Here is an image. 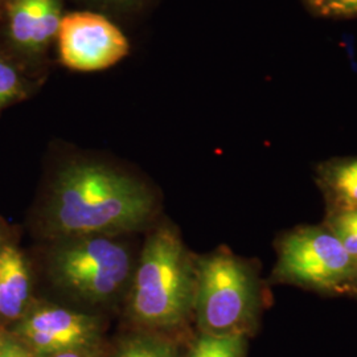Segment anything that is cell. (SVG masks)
Here are the masks:
<instances>
[{
	"instance_id": "22",
	"label": "cell",
	"mask_w": 357,
	"mask_h": 357,
	"mask_svg": "<svg viewBox=\"0 0 357 357\" xmlns=\"http://www.w3.org/2000/svg\"><path fill=\"white\" fill-rule=\"evenodd\" d=\"M3 245H4V243H3V236H1V231H0V249H1Z\"/></svg>"
},
{
	"instance_id": "14",
	"label": "cell",
	"mask_w": 357,
	"mask_h": 357,
	"mask_svg": "<svg viewBox=\"0 0 357 357\" xmlns=\"http://www.w3.org/2000/svg\"><path fill=\"white\" fill-rule=\"evenodd\" d=\"M118 357H176L175 349L162 340L137 337L122 347Z\"/></svg>"
},
{
	"instance_id": "7",
	"label": "cell",
	"mask_w": 357,
	"mask_h": 357,
	"mask_svg": "<svg viewBox=\"0 0 357 357\" xmlns=\"http://www.w3.org/2000/svg\"><path fill=\"white\" fill-rule=\"evenodd\" d=\"M130 52V40L112 17L91 10L64 13L54 54L66 69L102 72L123 61Z\"/></svg>"
},
{
	"instance_id": "21",
	"label": "cell",
	"mask_w": 357,
	"mask_h": 357,
	"mask_svg": "<svg viewBox=\"0 0 357 357\" xmlns=\"http://www.w3.org/2000/svg\"><path fill=\"white\" fill-rule=\"evenodd\" d=\"M8 1H10V0H0V15L3 13V10L6 8V6L8 4Z\"/></svg>"
},
{
	"instance_id": "23",
	"label": "cell",
	"mask_w": 357,
	"mask_h": 357,
	"mask_svg": "<svg viewBox=\"0 0 357 357\" xmlns=\"http://www.w3.org/2000/svg\"><path fill=\"white\" fill-rule=\"evenodd\" d=\"M355 280H357V268H356V275H355ZM355 280H354V281H355Z\"/></svg>"
},
{
	"instance_id": "6",
	"label": "cell",
	"mask_w": 357,
	"mask_h": 357,
	"mask_svg": "<svg viewBox=\"0 0 357 357\" xmlns=\"http://www.w3.org/2000/svg\"><path fill=\"white\" fill-rule=\"evenodd\" d=\"M64 0H10L0 15V45L26 73L47 82Z\"/></svg>"
},
{
	"instance_id": "2",
	"label": "cell",
	"mask_w": 357,
	"mask_h": 357,
	"mask_svg": "<svg viewBox=\"0 0 357 357\" xmlns=\"http://www.w3.org/2000/svg\"><path fill=\"white\" fill-rule=\"evenodd\" d=\"M196 273L176 230L162 225L149 237L130 294L132 317L146 326L172 327L195 303Z\"/></svg>"
},
{
	"instance_id": "13",
	"label": "cell",
	"mask_w": 357,
	"mask_h": 357,
	"mask_svg": "<svg viewBox=\"0 0 357 357\" xmlns=\"http://www.w3.org/2000/svg\"><path fill=\"white\" fill-rule=\"evenodd\" d=\"M326 228L344 246L357 268V209L331 211Z\"/></svg>"
},
{
	"instance_id": "9",
	"label": "cell",
	"mask_w": 357,
	"mask_h": 357,
	"mask_svg": "<svg viewBox=\"0 0 357 357\" xmlns=\"http://www.w3.org/2000/svg\"><path fill=\"white\" fill-rule=\"evenodd\" d=\"M29 298L31 274L24 255L15 246L3 245L0 249V318H22Z\"/></svg>"
},
{
	"instance_id": "5",
	"label": "cell",
	"mask_w": 357,
	"mask_h": 357,
	"mask_svg": "<svg viewBox=\"0 0 357 357\" xmlns=\"http://www.w3.org/2000/svg\"><path fill=\"white\" fill-rule=\"evenodd\" d=\"M274 275L281 281L330 290L351 284L356 264L326 227H307L282 240Z\"/></svg>"
},
{
	"instance_id": "12",
	"label": "cell",
	"mask_w": 357,
	"mask_h": 357,
	"mask_svg": "<svg viewBox=\"0 0 357 357\" xmlns=\"http://www.w3.org/2000/svg\"><path fill=\"white\" fill-rule=\"evenodd\" d=\"M88 10L103 13L113 20H135L151 13L159 0H76Z\"/></svg>"
},
{
	"instance_id": "15",
	"label": "cell",
	"mask_w": 357,
	"mask_h": 357,
	"mask_svg": "<svg viewBox=\"0 0 357 357\" xmlns=\"http://www.w3.org/2000/svg\"><path fill=\"white\" fill-rule=\"evenodd\" d=\"M243 335L218 336L215 357H241Z\"/></svg>"
},
{
	"instance_id": "8",
	"label": "cell",
	"mask_w": 357,
	"mask_h": 357,
	"mask_svg": "<svg viewBox=\"0 0 357 357\" xmlns=\"http://www.w3.org/2000/svg\"><path fill=\"white\" fill-rule=\"evenodd\" d=\"M19 333L40 356H54L91 344L100 331L94 317L63 307H36L22 320Z\"/></svg>"
},
{
	"instance_id": "18",
	"label": "cell",
	"mask_w": 357,
	"mask_h": 357,
	"mask_svg": "<svg viewBox=\"0 0 357 357\" xmlns=\"http://www.w3.org/2000/svg\"><path fill=\"white\" fill-rule=\"evenodd\" d=\"M0 357H31L23 345L7 337H0Z\"/></svg>"
},
{
	"instance_id": "16",
	"label": "cell",
	"mask_w": 357,
	"mask_h": 357,
	"mask_svg": "<svg viewBox=\"0 0 357 357\" xmlns=\"http://www.w3.org/2000/svg\"><path fill=\"white\" fill-rule=\"evenodd\" d=\"M321 16L327 17H355L357 16V0H336L324 10Z\"/></svg>"
},
{
	"instance_id": "11",
	"label": "cell",
	"mask_w": 357,
	"mask_h": 357,
	"mask_svg": "<svg viewBox=\"0 0 357 357\" xmlns=\"http://www.w3.org/2000/svg\"><path fill=\"white\" fill-rule=\"evenodd\" d=\"M44 82L29 76L0 45V114L35 96Z\"/></svg>"
},
{
	"instance_id": "4",
	"label": "cell",
	"mask_w": 357,
	"mask_h": 357,
	"mask_svg": "<svg viewBox=\"0 0 357 357\" xmlns=\"http://www.w3.org/2000/svg\"><path fill=\"white\" fill-rule=\"evenodd\" d=\"M131 271L128 249L103 236L69 238L51 259V275L61 289L88 302L112 299Z\"/></svg>"
},
{
	"instance_id": "17",
	"label": "cell",
	"mask_w": 357,
	"mask_h": 357,
	"mask_svg": "<svg viewBox=\"0 0 357 357\" xmlns=\"http://www.w3.org/2000/svg\"><path fill=\"white\" fill-rule=\"evenodd\" d=\"M217 343H218V336L205 333L202 339H199V342L192 349L191 356L190 357H215Z\"/></svg>"
},
{
	"instance_id": "1",
	"label": "cell",
	"mask_w": 357,
	"mask_h": 357,
	"mask_svg": "<svg viewBox=\"0 0 357 357\" xmlns=\"http://www.w3.org/2000/svg\"><path fill=\"white\" fill-rule=\"evenodd\" d=\"M155 204L139 178L98 160L75 159L52 183L47 227L64 238L123 233L146 225Z\"/></svg>"
},
{
	"instance_id": "19",
	"label": "cell",
	"mask_w": 357,
	"mask_h": 357,
	"mask_svg": "<svg viewBox=\"0 0 357 357\" xmlns=\"http://www.w3.org/2000/svg\"><path fill=\"white\" fill-rule=\"evenodd\" d=\"M336 0H305L307 7L310 10H312L314 13H318L321 16V13H324V10L327 7H330L332 3H335Z\"/></svg>"
},
{
	"instance_id": "10",
	"label": "cell",
	"mask_w": 357,
	"mask_h": 357,
	"mask_svg": "<svg viewBox=\"0 0 357 357\" xmlns=\"http://www.w3.org/2000/svg\"><path fill=\"white\" fill-rule=\"evenodd\" d=\"M318 181L331 211L357 209V156L321 163L318 167Z\"/></svg>"
},
{
	"instance_id": "20",
	"label": "cell",
	"mask_w": 357,
	"mask_h": 357,
	"mask_svg": "<svg viewBox=\"0 0 357 357\" xmlns=\"http://www.w3.org/2000/svg\"><path fill=\"white\" fill-rule=\"evenodd\" d=\"M52 357H85V355L82 352H79V349L77 351H66V352H61V354H57L54 356Z\"/></svg>"
},
{
	"instance_id": "3",
	"label": "cell",
	"mask_w": 357,
	"mask_h": 357,
	"mask_svg": "<svg viewBox=\"0 0 357 357\" xmlns=\"http://www.w3.org/2000/svg\"><path fill=\"white\" fill-rule=\"evenodd\" d=\"M193 306L205 333L243 335L257 311V286L250 268L230 253L206 257L196 273Z\"/></svg>"
}]
</instances>
